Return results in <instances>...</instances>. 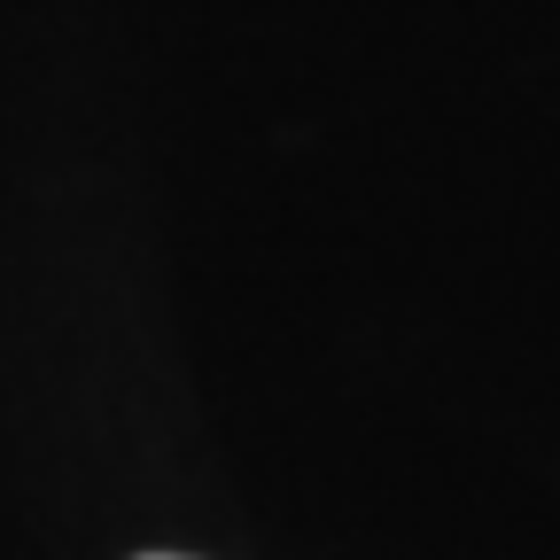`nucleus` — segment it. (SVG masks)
Here are the masks:
<instances>
[{
    "instance_id": "obj_1",
    "label": "nucleus",
    "mask_w": 560,
    "mask_h": 560,
    "mask_svg": "<svg viewBox=\"0 0 560 560\" xmlns=\"http://www.w3.org/2000/svg\"><path fill=\"white\" fill-rule=\"evenodd\" d=\"M140 560H179V552H140Z\"/></svg>"
}]
</instances>
